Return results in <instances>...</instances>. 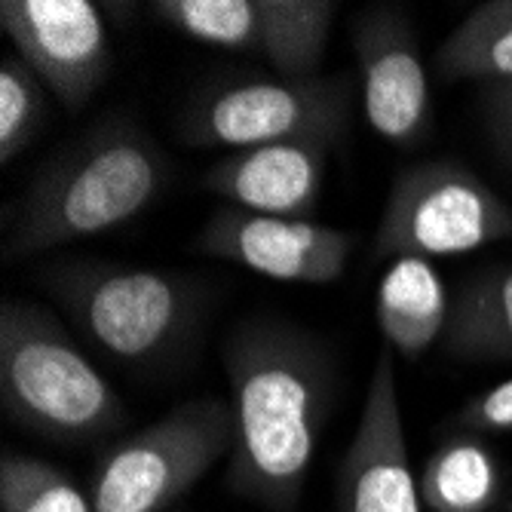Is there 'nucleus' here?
Here are the masks:
<instances>
[{
    "label": "nucleus",
    "instance_id": "nucleus-1",
    "mask_svg": "<svg viewBox=\"0 0 512 512\" xmlns=\"http://www.w3.org/2000/svg\"><path fill=\"white\" fill-rule=\"evenodd\" d=\"M234 411L227 488L267 512H298L338 387L335 353L286 319L240 322L224 344Z\"/></svg>",
    "mask_w": 512,
    "mask_h": 512
},
{
    "label": "nucleus",
    "instance_id": "nucleus-2",
    "mask_svg": "<svg viewBox=\"0 0 512 512\" xmlns=\"http://www.w3.org/2000/svg\"><path fill=\"white\" fill-rule=\"evenodd\" d=\"M172 184V160L129 117H105L46 160L16 203L7 258H31L117 230Z\"/></svg>",
    "mask_w": 512,
    "mask_h": 512
},
{
    "label": "nucleus",
    "instance_id": "nucleus-3",
    "mask_svg": "<svg viewBox=\"0 0 512 512\" xmlns=\"http://www.w3.org/2000/svg\"><path fill=\"white\" fill-rule=\"evenodd\" d=\"M37 276L89 344L138 368L166 365L188 350L209 307L200 279L175 270L56 261Z\"/></svg>",
    "mask_w": 512,
    "mask_h": 512
},
{
    "label": "nucleus",
    "instance_id": "nucleus-4",
    "mask_svg": "<svg viewBox=\"0 0 512 512\" xmlns=\"http://www.w3.org/2000/svg\"><path fill=\"white\" fill-rule=\"evenodd\" d=\"M0 399L13 424L62 445L102 442L126 424L120 393L31 301L0 307Z\"/></svg>",
    "mask_w": 512,
    "mask_h": 512
},
{
    "label": "nucleus",
    "instance_id": "nucleus-5",
    "mask_svg": "<svg viewBox=\"0 0 512 512\" xmlns=\"http://www.w3.org/2000/svg\"><path fill=\"white\" fill-rule=\"evenodd\" d=\"M230 451V399L184 402L99 457L89 476L92 512H166Z\"/></svg>",
    "mask_w": 512,
    "mask_h": 512
},
{
    "label": "nucleus",
    "instance_id": "nucleus-6",
    "mask_svg": "<svg viewBox=\"0 0 512 512\" xmlns=\"http://www.w3.org/2000/svg\"><path fill=\"white\" fill-rule=\"evenodd\" d=\"M353 80H227L197 92L181 114V138L194 148H258L276 142H329L347 132Z\"/></svg>",
    "mask_w": 512,
    "mask_h": 512
},
{
    "label": "nucleus",
    "instance_id": "nucleus-7",
    "mask_svg": "<svg viewBox=\"0 0 512 512\" xmlns=\"http://www.w3.org/2000/svg\"><path fill=\"white\" fill-rule=\"evenodd\" d=\"M512 237V206L457 160L402 169L384 200L375 258H451Z\"/></svg>",
    "mask_w": 512,
    "mask_h": 512
},
{
    "label": "nucleus",
    "instance_id": "nucleus-8",
    "mask_svg": "<svg viewBox=\"0 0 512 512\" xmlns=\"http://www.w3.org/2000/svg\"><path fill=\"white\" fill-rule=\"evenodd\" d=\"M0 28L68 111H83L114 71L111 37L92 0H4Z\"/></svg>",
    "mask_w": 512,
    "mask_h": 512
},
{
    "label": "nucleus",
    "instance_id": "nucleus-9",
    "mask_svg": "<svg viewBox=\"0 0 512 512\" xmlns=\"http://www.w3.org/2000/svg\"><path fill=\"white\" fill-rule=\"evenodd\" d=\"M197 246L212 258L240 264L276 283L329 286L350 261L353 237L313 218H279L221 206L203 224Z\"/></svg>",
    "mask_w": 512,
    "mask_h": 512
},
{
    "label": "nucleus",
    "instance_id": "nucleus-10",
    "mask_svg": "<svg viewBox=\"0 0 512 512\" xmlns=\"http://www.w3.org/2000/svg\"><path fill=\"white\" fill-rule=\"evenodd\" d=\"M353 53L371 129L396 148L424 142L433 120L430 77L408 16L396 7L362 13L353 22Z\"/></svg>",
    "mask_w": 512,
    "mask_h": 512
},
{
    "label": "nucleus",
    "instance_id": "nucleus-11",
    "mask_svg": "<svg viewBox=\"0 0 512 512\" xmlns=\"http://www.w3.org/2000/svg\"><path fill=\"white\" fill-rule=\"evenodd\" d=\"M335 512H424L399 411L393 353L375 362L356 433L335 482Z\"/></svg>",
    "mask_w": 512,
    "mask_h": 512
},
{
    "label": "nucleus",
    "instance_id": "nucleus-12",
    "mask_svg": "<svg viewBox=\"0 0 512 512\" xmlns=\"http://www.w3.org/2000/svg\"><path fill=\"white\" fill-rule=\"evenodd\" d=\"M329 151V142H313V138L230 151L206 169L203 188L227 206L246 212L313 218L322 197Z\"/></svg>",
    "mask_w": 512,
    "mask_h": 512
},
{
    "label": "nucleus",
    "instance_id": "nucleus-13",
    "mask_svg": "<svg viewBox=\"0 0 512 512\" xmlns=\"http://www.w3.org/2000/svg\"><path fill=\"white\" fill-rule=\"evenodd\" d=\"M378 325L405 359H421L448 329L451 301L439 270L424 258H396L378 286Z\"/></svg>",
    "mask_w": 512,
    "mask_h": 512
},
{
    "label": "nucleus",
    "instance_id": "nucleus-14",
    "mask_svg": "<svg viewBox=\"0 0 512 512\" xmlns=\"http://www.w3.org/2000/svg\"><path fill=\"white\" fill-rule=\"evenodd\" d=\"M430 512H494L503 500V473L479 433L457 430L433 448L421 476Z\"/></svg>",
    "mask_w": 512,
    "mask_h": 512
},
{
    "label": "nucleus",
    "instance_id": "nucleus-15",
    "mask_svg": "<svg viewBox=\"0 0 512 512\" xmlns=\"http://www.w3.org/2000/svg\"><path fill=\"white\" fill-rule=\"evenodd\" d=\"M442 344L467 362L512 359V264L479 273L451 301Z\"/></svg>",
    "mask_w": 512,
    "mask_h": 512
},
{
    "label": "nucleus",
    "instance_id": "nucleus-16",
    "mask_svg": "<svg viewBox=\"0 0 512 512\" xmlns=\"http://www.w3.org/2000/svg\"><path fill=\"white\" fill-rule=\"evenodd\" d=\"M261 4V46L258 56L286 80L316 77L329 31L338 13L332 0H258Z\"/></svg>",
    "mask_w": 512,
    "mask_h": 512
},
{
    "label": "nucleus",
    "instance_id": "nucleus-17",
    "mask_svg": "<svg viewBox=\"0 0 512 512\" xmlns=\"http://www.w3.org/2000/svg\"><path fill=\"white\" fill-rule=\"evenodd\" d=\"M442 80L512 83V0H488L463 19L439 46Z\"/></svg>",
    "mask_w": 512,
    "mask_h": 512
},
{
    "label": "nucleus",
    "instance_id": "nucleus-18",
    "mask_svg": "<svg viewBox=\"0 0 512 512\" xmlns=\"http://www.w3.org/2000/svg\"><path fill=\"white\" fill-rule=\"evenodd\" d=\"M151 10L184 37L221 50L258 53L261 46L258 0H157Z\"/></svg>",
    "mask_w": 512,
    "mask_h": 512
},
{
    "label": "nucleus",
    "instance_id": "nucleus-19",
    "mask_svg": "<svg viewBox=\"0 0 512 512\" xmlns=\"http://www.w3.org/2000/svg\"><path fill=\"white\" fill-rule=\"evenodd\" d=\"M0 509L4 512H92L89 494L50 460L4 454L0 460Z\"/></svg>",
    "mask_w": 512,
    "mask_h": 512
},
{
    "label": "nucleus",
    "instance_id": "nucleus-20",
    "mask_svg": "<svg viewBox=\"0 0 512 512\" xmlns=\"http://www.w3.org/2000/svg\"><path fill=\"white\" fill-rule=\"evenodd\" d=\"M46 86L19 59L7 56L0 62V160L13 163L46 120Z\"/></svg>",
    "mask_w": 512,
    "mask_h": 512
},
{
    "label": "nucleus",
    "instance_id": "nucleus-21",
    "mask_svg": "<svg viewBox=\"0 0 512 512\" xmlns=\"http://www.w3.org/2000/svg\"><path fill=\"white\" fill-rule=\"evenodd\" d=\"M457 430L467 433H512V378L473 396L454 414Z\"/></svg>",
    "mask_w": 512,
    "mask_h": 512
},
{
    "label": "nucleus",
    "instance_id": "nucleus-22",
    "mask_svg": "<svg viewBox=\"0 0 512 512\" xmlns=\"http://www.w3.org/2000/svg\"><path fill=\"white\" fill-rule=\"evenodd\" d=\"M479 114L491 148L512 169V83H488L479 96Z\"/></svg>",
    "mask_w": 512,
    "mask_h": 512
}]
</instances>
